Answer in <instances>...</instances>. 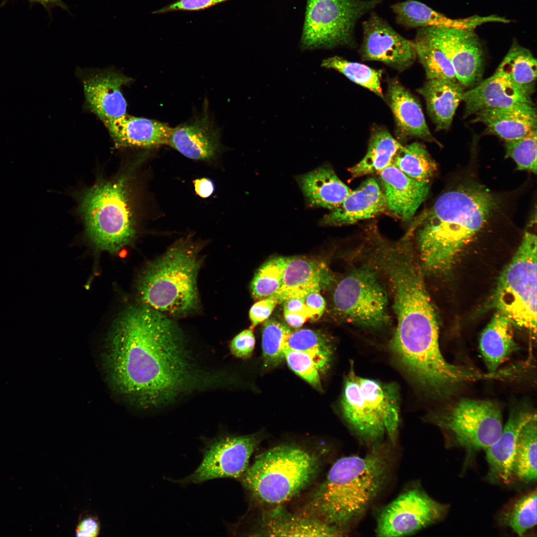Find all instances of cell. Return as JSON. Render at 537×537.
Instances as JSON below:
<instances>
[{"label":"cell","instance_id":"obj_38","mask_svg":"<svg viewBox=\"0 0 537 537\" xmlns=\"http://www.w3.org/2000/svg\"><path fill=\"white\" fill-rule=\"evenodd\" d=\"M417 57L422 65L428 80L458 82L454 68L439 49L419 39L413 41Z\"/></svg>","mask_w":537,"mask_h":537},{"label":"cell","instance_id":"obj_29","mask_svg":"<svg viewBox=\"0 0 537 537\" xmlns=\"http://www.w3.org/2000/svg\"><path fill=\"white\" fill-rule=\"evenodd\" d=\"M357 379L364 398L382 421L389 442L394 447L397 442L399 424L397 385L358 376Z\"/></svg>","mask_w":537,"mask_h":537},{"label":"cell","instance_id":"obj_18","mask_svg":"<svg viewBox=\"0 0 537 537\" xmlns=\"http://www.w3.org/2000/svg\"><path fill=\"white\" fill-rule=\"evenodd\" d=\"M220 135L206 112L172 128L168 145L192 160L209 161L221 150Z\"/></svg>","mask_w":537,"mask_h":537},{"label":"cell","instance_id":"obj_43","mask_svg":"<svg viewBox=\"0 0 537 537\" xmlns=\"http://www.w3.org/2000/svg\"><path fill=\"white\" fill-rule=\"evenodd\" d=\"M284 359L297 374L317 389H321L319 371L310 356L303 352L286 350Z\"/></svg>","mask_w":537,"mask_h":537},{"label":"cell","instance_id":"obj_34","mask_svg":"<svg viewBox=\"0 0 537 537\" xmlns=\"http://www.w3.org/2000/svg\"><path fill=\"white\" fill-rule=\"evenodd\" d=\"M537 416L519 432L512 464L515 479L525 483L537 480Z\"/></svg>","mask_w":537,"mask_h":537},{"label":"cell","instance_id":"obj_14","mask_svg":"<svg viewBox=\"0 0 537 537\" xmlns=\"http://www.w3.org/2000/svg\"><path fill=\"white\" fill-rule=\"evenodd\" d=\"M371 12L362 23L359 49L362 58L382 62L399 71L409 68L417 58L413 41L403 37L385 20Z\"/></svg>","mask_w":537,"mask_h":537},{"label":"cell","instance_id":"obj_15","mask_svg":"<svg viewBox=\"0 0 537 537\" xmlns=\"http://www.w3.org/2000/svg\"><path fill=\"white\" fill-rule=\"evenodd\" d=\"M132 79L115 70H90L82 76L85 105L106 126L126 114L127 102L121 88Z\"/></svg>","mask_w":537,"mask_h":537},{"label":"cell","instance_id":"obj_45","mask_svg":"<svg viewBox=\"0 0 537 537\" xmlns=\"http://www.w3.org/2000/svg\"><path fill=\"white\" fill-rule=\"evenodd\" d=\"M228 0H178L153 13L162 14L177 11H197Z\"/></svg>","mask_w":537,"mask_h":537},{"label":"cell","instance_id":"obj_48","mask_svg":"<svg viewBox=\"0 0 537 537\" xmlns=\"http://www.w3.org/2000/svg\"><path fill=\"white\" fill-rule=\"evenodd\" d=\"M100 532V524L96 517L86 515L79 521L76 528L77 537H94Z\"/></svg>","mask_w":537,"mask_h":537},{"label":"cell","instance_id":"obj_41","mask_svg":"<svg viewBox=\"0 0 537 537\" xmlns=\"http://www.w3.org/2000/svg\"><path fill=\"white\" fill-rule=\"evenodd\" d=\"M537 489L518 499L504 517V522L519 536L537 524Z\"/></svg>","mask_w":537,"mask_h":537},{"label":"cell","instance_id":"obj_9","mask_svg":"<svg viewBox=\"0 0 537 537\" xmlns=\"http://www.w3.org/2000/svg\"><path fill=\"white\" fill-rule=\"evenodd\" d=\"M430 421L444 433L447 446L469 451L485 450L501 434L500 407L489 400L463 398L438 414Z\"/></svg>","mask_w":537,"mask_h":537},{"label":"cell","instance_id":"obj_36","mask_svg":"<svg viewBox=\"0 0 537 537\" xmlns=\"http://www.w3.org/2000/svg\"><path fill=\"white\" fill-rule=\"evenodd\" d=\"M286 350L308 355L321 372L329 367L333 352L330 340L325 335L307 329L291 331L286 341Z\"/></svg>","mask_w":537,"mask_h":537},{"label":"cell","instance_id":"obj_10","mask_svg":"<svg viewBox=\"0 0 537 537\" xmlns=\"http://www.w3.org/2000/svg\"><path fill=\"white\" fill-rule=\"evenodd\" d=\"M333 298L337 312L350 323L378 329L389 322L386 291L376 270L368 265L354 268L344 277Z\"/></svg>","mask_w":537,"mask_h":537},{"label":"cell","instance_id":"obj_12","mask_svg":"<svg viewBox=\"0 0 537 537\" xmlns=\"http://www.w3.org/2000/svg\"><path fill=\"white\" fill-rule=\"evenodd\" d=\"M415 39L441 50L451 63L458 82L472 88L481 82L484 66L481 43L472 29L428 27L418 28Z\"/></svg>","mask_w":537,"mask_h":537},{"label":"cell","instance_id":"obj_42","mask_svg":"<svg viewBox=\"0 0 537 537\" xmlns=\"http://www.w3.org/2000/svg\"><path fill=\"white\" fill-rule=\"evenodd\" d=\"M537 132L536 128L523 137L505 141V157L514 160L518 170L537 173Z\"/></svg>","mask_w":537,"mask_h":537},{"label":"cell","instance_id":"obj_37","mask_svg":"<svg viewBox=\"0 0 537 537\" xmlns=\"http://www.w3.org/2000/svg\"><path fill=\"white\" fill-rule=\"evenodd\" d=\"M321 67L342 73L351 81L385 99L381 87V70L371 68L361 63L349 61L337 56L323 60Z\"/></svg>","mask_w":537,"mask_h":537},{"label":"cell","instance_id":"obj_21","mask_svg":"<svg viewBox=\"0 0 537 537\" xmlns=\"http://www.w3.org/2000/svg\"><path fill=\"white\" fill-rule=\"evenodd\" d=\"M341 407L350 428L362 442L370 447L381 443L384 425L364 398L353 369L345 380Z\"/></svg>","mask_w":537,"mask_h":537},{"label":"cell","instance_id":"obj_25","mask_svg":"<svg viewBox=\"0 0 537 537\" xmlns=\"http://www.w3.org/2000/svg\"><path fill=\"white\" fill-rule=\"evenodd\" d=\"M391 8L397 23L409 28L435 27L473 30L483 24L495 21L493 15L451 18L415 0L396 3L391 6Z\"/></svg>","mask_w":537,"mask_h":537},{"label":"cell","instance_id":"obj_47","mask_svg":"<svg viewBox=\"0 0 537 537\" xmlns=\"http://www.w3.org/2000/svg\"><path fill=\"white\" fill-rule=\"evenodd\" d=\"M304 304L311 315V319L313 320L322 316L326 306L324 299L318 291L308 293L304 297Z\"/></svg>","mask_w":537,"mask_h":537},{"label":"cell","instance_id":"obj_39","mask_svg":"<svg viewBox=\"0 0 537 537\" xmlns=\"http://www.w3.org/2000/svg\"><path fill=\"white\" fill-rule=\"evenodd\" d=\"M287 257H279L265 263L256 272L251 284L255 299H262L275 295L282 283Z\"/></svg>","mask_w":537,"mask_h":537},{"label":"cell","instance_id":"obj_35","mask_svg":"<svg viewBox=\"0 0 537 537\" xmlns=\"http://www.w3.org/2000/svg\"><path fill=\"white\" fill-rule=\"evenodd\" d=\"M391 163L408 177L418 180L430 181L437 169L426 147L418 142L402 145Z\"/></svg>","mask_w":537,"mask_h":537},{"label":"cell","instance_id":"obj_26","mask_svg":"<svg viewBox=\"0 0 537 537\" xmlns=\"http://www.w3.org/2000/svg\"><path fill=\"white\" fill-rule=\"evenodd\" d=\"M296 179L307 203L313 207L333 210L338 207L352 191L332 167L326 164L297 176Z\"/></svg>","mask_w":537,"mask_h":537},{"label":"cell","instance_id":"obj_51","mask_svg":"<svg viewBox=\"0 0 537 537\" xmlns=\"http://www.w3.org/2000/svg\"><path fill=\"white\" fill-rule=\"evenodd\" d=\"M284 319L287 324L293 328L301 327L310 318L309 314L307 312H283Z\"/></svg>","mask_w":537,"mask_h":537},{"label":"cell","instance_id":"obj_24","mask_svg":"<svg viewBox=\"0 0 537 537\" xmlns=\"http://www.w3.org/2000/svg\"><path fill=\"white\" fill-rule=\"evenodd\" d=\"M330 275L326 266L305 257H287L282 285L275 296L279 303L293 297L304 298L310 292L325 287Z\"/></svg>","mask_w":537,"mask_h":537},{"label":"cell","instance_id":"obj_40","mask_svg":"<svg viewBox=\"0 0 537 537\" xmlns=\"http://www.w3.org/2000/svg\"><path fill=\"white\" fill-rule=\"evenodd\" d=\"M262 331L263 357L267 364L275 366L284 359L287 339L291 332L290 328L275 319L264 321Z\"/></svg>","mask_w":537,"mask_h":537},{"label":"cell","instance_id":"obj_1","mask_svg":"<svg viewBox=\"0 0 537 537\" xmlns=\"http://www.w3.org/2000/svg\"><path fill=\"white\" fill-rule=\"evenodd\" d=\"M102 355L111 389L139 408L167 404L217 378L197 369L176 323L143 304L118 315Z\"/></svg>","mask_w":537,"mask_h":537},{"label":"cell","instance_id":"obj_32","mask_svg":"<svg viewBox=\"0 0 537 537\" xmlns=\"http://www.w3.org/2000/svg\"><path fill=\"white\" fill-rule=\"evenodd\" d=\"M401 146L385 128H374L371 133L365 155L349 170L352 177L379 173L391 164Z\"/></svg>","mask_w":537,"mask_h":537},{"label":"cell","instance_id":"obj_49","mask_svg":"<svg viewBox=\"0 0 537 537\" xmlns=\"http://www.w3.org/2000/svg\"><path fill=\"white\" fill-rule=\"evenodd\" d=\"M193 184L196 193L202 198L210 196L214 190L213 182L207 178L196 179L193 181Z\"/></svg>","mask_w":537,"mask_h":537},{"label":"cell","instance_id":"obj_23","mask_svg":"<svg viewBox=\"0 0 537 537\" xmlns=\"http://www.w3.org/2000/svg\"><path fill=\"white\" fill-rule=\"evenodd\" d=\"M105 127L117 146L146 149L168 145L172 129L160 121L127 114Z\"/></svg>","mask_w":537,"mask_h":537},{"label":"cell","instance_id":"obj_2","mask_svg":"<svg viewBox=\"0 0 537 537\" xmlns=\"http://www.w3.org/2000/svg\"><path fill=\"white\" fill-rule=\"evenodd\" d=\"M505 197L473 180L444 191L414 222L423 268L431 273L450 268L457 255L481 233L507 220Z\"/></svg>","mask_w":537,"mask_h":537},{"label":"cell","instance_id":"obj_16","mask_svg":"<svg viewBox=\"0 0 537 537\" xmlns=\"http://www.w3.org/2000/svg\"><path fill=\"white\" fill-rule=\"evenodd\" d=\"M462 101L464 103V117L486 109L535 106L531 94L496 71L490 77L464 91Z\"/></svg>","mask_w":537,"mask_h":537},{"label":"cell","instance_id":"obj_5","mask_svg":"<svg viewBox=\"0 0 537 537\" xmlns=\"http://www.w3.org/2000/svg\"><path fill=\"white\" fill-rule=\"evenodd\" d=\"M319 456L301 447L282 445L256 456L241 476L244 486L259 502L279 505L290 500L312 480Z\"/></svg>","mask_w":537,"mask_h":537},{"label":"cell","instance_id":"obj_30","mask_svg":"<svg viewBox=\"0 0 537 537\" xmlns=\"http://www.w3.org/2000/svg\"><path fill=\"white\" fill-rule=\"evenodd\" d=\"M513 325L508 317L497 310L481 333L479 348L490 373H495L514 349Z\"/></svg>","mask_w":537,"mask_h":537},{"label":"cell","instance_id":"obj_52","mask_svg":"<svg viewBox=\"0 0 537 537\" xmlns=\"http://www.w3.org/2000/svg\"><path fill=\"white\" fill-rule=\"evenodd\" d=\"M9 0H3L1 5L4 4ZM32 2H37L42 4L45 8L53 6H58L65 9L66 7L61 0H27Z\"/></svg>","mask_w":537,"mask_h":537},{"label":"cell","instance_id":"obj_7","mask_svg":"<svg viewBox=\"0 0 537 537\" xmlns=\"http://www.w3.org/2000/svg\"><path fill=\"white\" fill-rule=\"evenodd\" d=\"M493 304L512 323L537 333V236L526 231L499 278Z\"/></svg>","mask_w":537,"mask_h":537},{"label":"cell","instance_id":"obj_20","mask_svg":"<svg viewBox=\"0 0 537 537\" xmlns=\"http://www.w3.org/2000/svg\"><path fill=\"white\" fill-rule=\"evenodd\" d=\"M386 99L393 115L399 140L417 138L441 147L430 132L418 100L398 80H388Z\"/></svg>","mask_w":537,"mask_h":537},{"label":"cell","instance_id":"obj_4","mask_svg":"<svg viewBox=\"0 0 537 537\" xmlns=\"http://www.w3.org/2000/svg\"><path fill=\"white\" fill-rule=\"evenodd\" d=\"M200 246L189 238L175 243L144 269L137 283L142 304L166 315L183 316L199 306Z\"/></svg>","mask_w":537,"mask_h":537},{"label":"cell","instance_id":"obj_19","mask_svg":"<svg viewBox=\"0 0 537 537\" xmlns=\"http://www.w3.org/2000/svg\"><path fill=\"white\" fill-rule=\"evenodd\" d=\"M386 209L380 186L374 179L369 178L352 190L342 203L325 215L319 223L331 226L350 225L374 217Z\"/></svg>","mask_w":537,"mask_h":537},{"label":"cell","instance_id":"obj_3","mask_svg":"<svg viewBox=\"0 0 537 537\" xmlns=\"http://www.w3.org/2000/svg\"><path fill=\"white\" fill-rule=\"evenodd\" d=\"M371 447L364 456L342 457L311 495L303 515L319 519L344 534L366 513L384 489L391 473L394 454L390 444Z\"/></svg>","mask_w":537,"mask_h":537},{"label":"cell","instance_id":"obj_13","mask_svg":"<svg viewBox=\"0 0 537 537\" xmlns=\"http://www.w3.org/2000/svg\"><path fill=\"white\" fill-rule=\"evenodd\" d=\"M258 443L254 435L223 436L210 441L203 448L198 467L177 482L200 483L217 478L241 477Z\"/></svg>","mask_w":537,"mask_h":537},{"label":"cell","instance_id":"obj_27","mask_svg":"<svg viewBox=\"0 0 537 537\" xmlns=\"http://www.w3.org/2000/svg\"><path fill=\"white\" fill-rule=\"evenodd\" d=\"M474 114L472 122L484 124L487 133L495 135L505 141L523 137L537 128L535 106L486 109Z\"/></svg>","mask_w":537,"mask_h":537},{"label":"cell","instance_id":"obj_33","mask_svg":"<svg viewBox=\"0 0 537 537\" xmlns=\"http://www.w3.org/2000/svg\"><path fill=\"white\" fill-rule=\"evenodd\" d=\"M496 71L532 94L537 79V60L527 48L514 42Z\"/></svg>","mask_w":537,"mask_h":537},{"label":"cell","instance_id":"obj_8","mask_svg":"<svg viewBox=\"0 0 537 537\" xmlns=\"http://www.w3.org/2000/svg\"><path fill=\"white\" fill-rule=\"evenodd\" d=\"M381 0H307L302 50L354 47L358 20Z\"/></svg>","mask_w":537,"mask_h":537},{"label":"cell","instance_id":"obj_28","mask_svg":"<svg viewBox=\"0 0 537 537\" xmlns=\"http://www.w3.org/2000/svg\"><path fill=\"white\" fill-rule=\"evenodd\" d=\"M464 87L458 82L428 80L417 92L424 98L437 130H448L461 101Z\"/></svg>","mask_w":537,"mask_h":537},{"label":"cell","instance_id":"obj_46","mask_svg":"<svg viewBox=\"0 0 537 537\" xmlns=\"http://www.w3.org/2000/svg\"><path fill=\"white\" fill-rule=\"evenodd\" d=\"M278 303V300L274 295L260 299L255 303L249 311L252 327H255L267 320Z\"/></svg>","mask_w":537,"mask_h":537},{"label":"cell","instance_id":"obj_11","mask_svg":"<svg viewBox=\"0 0 537 537\" xmlns=\"http://www.w3.org/2000/svg\"><path fill=\"white\" fill-rule=\"evenodd\" d=\"M448 505L431 497L420 486L404 490L380 512L375 529L377 537H404L442 520Z\"/></svg>","mask_w":537,"mask_h":537},{"label":"cell","instance_id":"obj_22","mask_svg":"<svg viewBox=\"0 0 537 537\" xmlns=\"http://www.w3.org/2000/svg\"><path fill=\"white\" fill-rule=\"evenodd\" d=\"M536 416L527 408L514 410L499 437L485 450L489 466L488 478L491 481L505 484L514 481L512 464L519 432Z\"/></svg>","mask_w":537,"mask_h":537},{"label":"cell","instance_id":"obj_31","mask_svg":"<svg viewBox=\"0 0 537 537\" xmlns=\"http://www.w3.org/2000/svg\"><path fill=\"white\" fill-rule=\"evenodd\" d=\"M261 533L273 537H336L344 534L316 518L274 511L266 520Z\"/></svg>","mask_w":537,"mask_h":537},{"label":"cell","instance_id":"obj_6","mask_svg":"<svg viewBox=\"0 0 537 537\" xmlns=\"http://www.w3.org/2000/svg\"><path fill=\"white\" fill-rule=\"evenodd\" d=\"M131 175L126 172L112 180L99 181L81 198L80 210L87 234L101 250L115 253L135 236Z\"/></svg>","mask_w":537,"mask_h":537},{"label":"cell","instance_id":"obj_50","mask_svg":"<svg viewBox=\"0 0 537 537\" xmlns=\"http://www.w3.org/2000/svg\"><path fill=\"white\" fill-rule=\"evenodd\" d=\"M282 303L283 312H307L309 314L311 319V315L304 304V298L293 297L285 300Z\"/></svg>","mask_w":537,"mask_h":537},{"label":"cell","instance_id":"obj_44","mask_svg":"<svg viewBox=\"0 0 537 537\" xmlns=\"http://www.w3.org/2000/svg\"><path fill=\"white\" fill-rule=\"evenodd\" d=\"M255 345L252 329L245 330L237 334L231 341L230 349L236 357L246 359L250 358Z\"/></svg>","mask_w":537,"mask_h":537},{"label":"cell","instance_id":"obj_17","mask_svg":"<svg viewBox=\"0 0 537 537\" xmlns=\"http://www.w3.org/2000/svg\"><path fill=\"white\" fill-rule=\"evenodd\" d=\"M378 174L386 210L403 221L411 220L428 194L430 181L413 179L391 163Z\"/></svg>","mask_w":537,"mask_h":537}]
</instances>
